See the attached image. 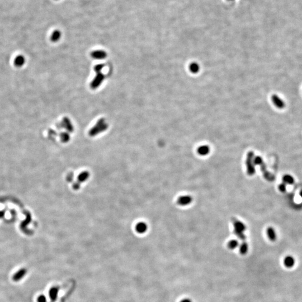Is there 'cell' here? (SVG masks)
Segmentation results:
<instances>
[{
  "mask_svg": "<svg viewBox=\"0 0 302 302\" xmlns=\"http://www.w3.org/2000/svg\"><path fill=\"white\" fill-rule=\"evenodd\" d=\"M254 162L255 165H260L261 163L264 162L262 158L260 156H255L254 158Z\"/></svg>",
  "mask_w": 302,
  "mask_h": 302,
  "instance_id": "cell-18",
  "label": "cell"
},
{
  "mask_svg": "<svg viewBox=\"0 0 302 302\" xmlns=\"http://www.w3.org/2000/svg\"><path fill=\"white\" fill-rule=\"evenodd\" d=\"M295 259L292 256H287L284 260V264L286 267L292 268L295 265Z\"/></svg>",
  "mask_w": 302,
  "mask_h": 302,
  "instance_id": "cell-9",
  "label": "cell"
},
{
  "mask_svg": "<svg viewBox=\"0 0 302 302\" xmlns=\"http://www.w3.org/2000/svg\"><path fill=\"white\" fill-rule=\"evenodd\" d=\"M189 70L191 73L194 74L197 73L200 71V65L196 62H193L189 65Z\"/></svg>",
  "mask_w": 302,
  "mask_h": 302,
  "instance_id": "cell-13",
  "label": "cell"
},
{
  "mask_svg": "<svg viewBox=\"0 0 302 302\" xmlns=\"http://www.w3.org/2000/svg\"><path fill=\"white\" fill-rule=\"evenodd\" d=\"M147 229V225L144 223H138L136 226V230L137 231L140 233H144Z\"/></svg>",
  "mask_w": 302,
  "mask_h": 302,
  "instance_id": "cell-15",
  "label": "cell"
},
{
  "mask_svg": "<svg viewBox=\"0 0 302 302\" xmlns=\"http://www.w3.org/2000/svg\"><path fill=\"white\" fill-rule=\"evenodd\" d=\"M193 200V198L190 195H183L178 198L177 204L180 206H186L190 204Z\"/></svg>",
  "mask_w": 302,
  "mask_h": 302,
  "instance_id": "cell-3",
  "label": "cell"
},
{
  "mask_svg": "<svg viewBox=\"0 0 302 302\" xmlns=\"http://www.w3.org/2000/svg\"><path fill=\"white\" fill-rule=\"evenodd\" d=\"M232 222L234 227V231L244 232L246 230V226L244 223L242 222L241 221L238 220L237 219L233 218L232 219Z\"/></svg>",
  "mask_w": 302,
  "mask_h": 302,
  "instance_id": "cell-4",
  "label": "cell"
},
{
  "mask_svg": "<svg viewBox=\"0 0 302 302\" xmlns=\"http://www.w3.org/2000/svg\"><path fill=\"white\" fill-rule=\"evenodd\" d=\"M210 149L208 145H201L197 149V152L200 156H205L210 153Z\"/></svg>",
  "mask_w": 302,
  "mask_h": 302,
  "instance_id": "cell-10",
  "label": "cell"
},
{
  "mask_svg": "<svg viewBox=\"0 0 302 302\" xmlns=\"http://www.w3.org/2000/svg\"><path fill=\"white\" fill-rule=\"evenodd\" d=\"M279 190L281 192L285 193L286 191V190H287L286 184H285L284 182H283V183H281V184H280L279 185Z\"/></svg>",
  "mask_w": 302,
  "mask_h": 302,
  "instance_id": "cell-20",
  "label": "cell"
},
{
  "mask_svg": "<svg viewBox=\"0 0 302 302\" xmlns=\"http://www.w3.org/2000/svg\"><path fill=\"white\" fill-rule=\"evenodd\" d=\"M59 288L57 287H53L49 291V296L52 302H55L58 295Z\"/></svg>",
  "mask_w": 302,
  "mask_h": 302,
  "instance_id": "cell-8",
  "label": "cell"
},
{
  "mask_svg": "<svg viewBox=\"0 0 302 302\" xmlns=\"http://www.w3.org/2000/svg\"><path fill=\"white\" fill-rule=\"evenodd\" d=\"M26 62V59L23 55H18L14 60V65L16 67L20 68L23 67Z\"/></svg>",
  "mask_w": 302,
  "mask_h": 302,
  "instance_id": "cell-7",
  "label": "cell"
},
{
  "mask_svg": "<svg viewBox=\"0 0 302 302\" xmlns=\"http://www.w3.org/2000/svg\"><path fill=\"white\" fill-rule=\"evenodd\" d=\"M239 246V242L236 240H232L229 241L227 243V247L230 250H234Z\"/></svg>",
  "mask_w": 302,
  "mask_h": 302,
  "instance_id": "cell-16",
  "label": "cell"
},
{
  "mask_svg": "<svg viewBox=\"0 0 302 302\" xmlns=\"http://www.w3.org/2000/svg\"><path fill=\"white\" fill-rule=\"evenodd\" d=\"M248 250V243L245 241H244L240 246L239 251L240 252V254L242 255H245L247 254Z\"/></svg>",
  "mask_w": 302,
  "mask_h": 302,
  "instance_id": "cell-12",
  "label": "cell"
},
{
  "mask_svg": "<svg viewBox=\"0 0 302 302\" xmlns=\"http://www.w3.org/2000/svg\"><path fill=\"white\" fill-rule=\"evenodd\" d=\"M266 233L271 241L274 242L276 240V234L275 229L273 227H269L266 230Z\"/></svg>",
  "mask_w": 302,
  "mask_h": 302,
  "instance_id": "cell-11",
  "label": "cell"
},
{
  "mask_svg": "<svg viewBox=\"0 0 302 302\" xmlns=\"http://www.w3.org/2000/svg\"><path fill=\"white\" fill-rule=\"evenodd\" d=\"M300 195H301V196L302 198V190L300 192Z\"/></svg>",
  "mask_w": 302,
  "mask_h": 302,
  "instance_id": "cell-24",
  "label": "cell"
},
{
  "mask_svg": "<svg viewBox=\"0 0 302 302\" xmlns=\"http://www.w3.org/2000/svg\"><path fill=\"white\" fill-rule=\"evenodd\" d=\"M180 302H192V301H191V299H189V298H185V299H183L182 300H181Z\"/></svg>",
  "mask_w": 302,
  "mask_h": 302,
  "instance_id": "cell-23",
  "label": "cell"
},
{
  "mask_svg": "<svg viewBox=\"0 0 302 302\" xmlns=\"http://www.w3.org/2000/svg\"><path fill=\"white\" fill-rule=\"evenodd\" d=\"M260 166H261V170L263 173V175H264V176L265 177V179L267 180V181H274L275 179V176L267 170L265 163L263 162L262 163H261Z\"/></svg>",
  "mask_w": 302,
  "mask_h": 302,
  "instance_id": "cell-5",
  "label": "cell"
},
{
  "mask_svg": "<svg viewBox=\"0 0 302 302\" xmlns=\"http://www.w3.org/2000/svg\"><path fill=\"white\" fill-rule=\"evenodd\" d=\"M27 273V270L25 268L19 270L12 276V280L14 281H19L24 278Z\"/></svg>",
  "mask_w": 302,
  "mask_h": 302,
  "instance_id": "cell-6",
  "label": "cell"
},
{
  "mask_svg": "<svg viewBox=\"0 0 302 302\" xmlns=\"http://www.w3.org/2000/svg\"><path fill=\"white\" fill-rule=\"evenodd\" d=\"M271 101L275 106L279 109H283L285 107V103L278 95L274 94L271 96Z\"/></svg>",
  "mask_w": 302,
  "mask_h": 302,
  "instance_id": "cell-2",
  "label": "cell"
},
{
  "mask_svg": "<svg viewBox=\"0 0 302 302\" xmlns=\"http://www.w3.org/2000/svg\"><path fill=\"white\" fill-rule=\"evenodd\" d=\"M254 157H255V154L252 151L249 152L247 154L246 160L247 173L249 176H252L255 173V165L254 162Z\"/></svg>",
  "mask_w": 302,
  "mask_h": 302,
  "instance_id": "cell-1",
  "label": "cell"
},
{
  "mask_svg": "<svg viewBox=\"0 0 302 302\" xmlns=\"http://www.w3.org/2000/svg\"><path fill=\"white\" fill-rule=\"evenodd\" d=\"M60 37H61V33H60V31L56 30L52 33L51 37V42H57L60 39Z\"/></svg>",
  "mask_w": 302,
  "mask_h": 302,
  "instance_id": "cell-14",
  "label": "cell"
},
{
  "mask_svg": "<svg viewBox=\"0 0 302 302\" xmlns=\"http://www.w3.org/2000/svg\"><path fill=\"white\" fill-rule=\"evenodd\" d=\"M93 57H95L97 58H104L105 54H104V52H102L101 51H98V52L93 53Z\"/></svg>",
  "mask_w": 302,
  "mask_h": 302,
  "instance_id": "cell-19",
  "label": "cell"
},
{
  "mask_svg": "<svg viewBox=\"0 0 302 302\" xmlns=\"http://www.w3.org/2000/svg\"><path fill=\"white\" fill-rule=\"evenodd\" d=\"M229 1H234V0H229Z\"/></svg>",
  "mask_w": 302,
  "mask_h": 302,
  "instance_id": "cell-25",
  "label": "cell"
},
{
  "mask_svg": "<svg viewBox=\"0 0 302 302\" xmlns=\"http://www.w3.org/2000/svg\"><path fill=\"white\" fill-rule=\"evenodd\" d=\"M56 1H57V0H56Z\"/></svg>",
  "mask_w": 302,
  "mask_h": 302,
  "instance_id": "cell-26",
  "label": "cell"
},
{
  "mask_svg": "<svg viewBox=\"0 0 302 302\" xmlns=\"http://www.w3.org/2000/svg\"><path fill=\"white\" fill-rule=\"evenodd\" d=\"M37 302H47V298L44 295H40L37 297Z\"/></svg>",
  "mask_w": 302,
  "mask_h": 302,
  "instance_id": "cell-21",
  "label": "cell"
},
{
  "mask_svg": "<svg viewBox=\"0 0 302 302\" xmlns=\"http://www.w3.org/2000/svg\"><path fill=\"white\" fill-rule=\"evenodd\" d=\"M88 177V173L87 172H85L84 173H82L81 175H79V180H86Z\"/></svg>",
  "mask_w": 302,
  "mask_h": 302,
  "instance_id": "cell-22",
  "label": "cell"
},
{
  "mask_svg": "<svg viewBox=\"0 0 302 302\" xmlns=\"http://www.w3.org/2000/svg\"><path fill=\"white\" fill-rule=\"evenodd\" d=\"M283 180L285 184L292 185L294 182V180L293 177L289 175H285L283 177Z\"/></svg>",
  "mask_w": 302,
  "mask_h": 302,
  "instance_id": "cell-17",
  "label": "cell"
}]
</instances>
